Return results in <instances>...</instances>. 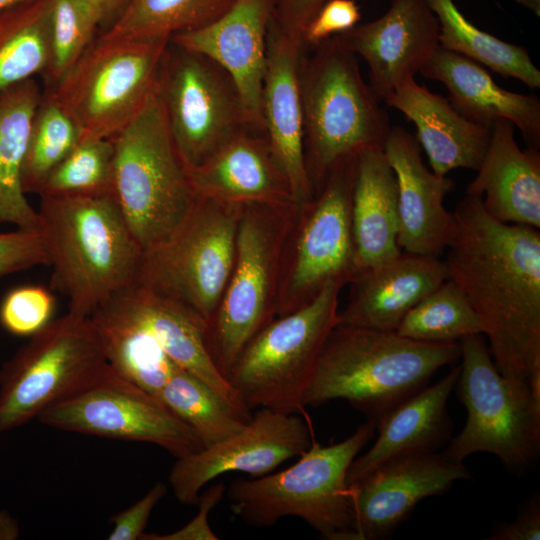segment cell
Listing matches in <instances>:
<instances>
[{
  "label": "cell",
  "mask_w": 540,
  "mask_h": 540,
  "mask_svg": "<svg viewBox=\"0 0 540 540\" xmlns=\"http://www.w3.org/2000/svg\"><path fill=\"white\" fill-rule=\"evenodd\" d=\"M456 236L444 261L448 279L483 320L500 374L540 400V233L500 222L466 194L452 211Z\"/></svg>",
  "instance_id": "6da1fadb"
},
{
  "label": "cell",
  "mask_w": 540,
  "mask_h": 540,
  "mask_svg": "<svg viewBox=\"0 0 540 540\" xmlns=\"http://www.w3.org/2000/svg\"><path fill=\"white\" fill-rule=\"evenodd\" d=\"M40 197L50 288L69 300L68 312L88 317L136 283L143 250L112 195Z\"/></svg>",
  "instance_id": "7a4b0ae2"
},
{
  "label": "cell",
  "mask_w": 540,
  "mask_h": 540,
  "mask_svg": "<svg viewBox=\"0 0 540 540\" xmlns=\"http://www.w3.org/2000/svg\"><path fill=\"white\" fill-rule=\"evenodd\" d=\"M460 353L459 342H421L396 331L337 324L319 354L304 405L344 399L376 423Z\"/></svg>",
  "instance_id": "3957f363"
},
{
  "label": "cell",
  "mask_w": 540,
  "mask_h": 540,
  "mask_svg": "<svg viewBox=\"0 0 540 540\" xmlns=\"http://www.w3.org/2000/svg\"><path fill=\"white\" fill-rule=\"evenodd\" d=\"M313 50L301 61L300 92L306 164L314 188H321L342 159L369 147L383 148L392 126L341 34Z\"/></svg>",
  "instance_id": "277c9868"
},
{
  "label": "cell",
  "mask_w": 540,
  "mask_h": 540,
  "mask_svg": "<svg viewBox=\"0 0 540 540\" xmlns=\"http://www.w3.org/2000/svg\"><path fill=\"white\" fill-rule=\"evenodd\" d=\"M375 431V423L367 421L338 443L322 446L313 441L282 471L233 481L225 492L233 514L255 527L295 516L325 539L356 540L346 478L351 463Z\"/></svg>",
  "instance_id": "5b68a950"
},
{
  "label": "cell",
  "mask_w": 540,
  "mask_h": 540,
  "mask_svg": "<svg viewBox=\"0 0 540 540\" xmlns=\"http://www.w3.org/2000/svg\"><path fill=\"white\" fill-rule=\"evenodd\" d=\"M111 140L112 196L144 252L176 229L197 197L170 135L156 87Z\"/></svg>",
  "instance_id": "8992f818"
},
{
  "label": "cell",
  "mask_w": 540,
  "mask_h": 540,
  "mask_svg": "<svg viewBox=\"0 0 540 540\" xmlns=\"http://www.w3.org/2000/svg\"><path fill=\"white\" fill-rule=\"evenodd\" d=\"M347 280L324 283L305 303L266 325L244 348L227 379L249 410L302 411L319 354L338 324Z\"/></svg>",
  "instance_id": "52a82bcc"
},
{
  "label": "cell",
  "mask_w": 540,
  "mask_h": 540,
  "mask_svg": "<svg viewBox=\"0 0 540 540\" xmlns=\"http://www.w3.org/2000/svg\"><path fill=\"white\" fill-rule=\"evenodd\" d=\"M243 205L197 196L182 222L143 252L136 283L211 325L230 278Z\"/></svg>",
  "instance_id": "ba28073f"
},
{
  "label": "cell",
  "mask_w": 540,
  "mask_h": 540,
  "mask_svg": "<svg viewBox=\"0 0 540 540\" xmlns=\"http://www.w3.org/2000/svg\"><path fill=\"white\" fill-rule=\"evenodd\" d=\"M170 38L99 36L49 87L78 124L82 139H111L138 113L157 84Z\"/></svg>",
  "instance_id": "9c48e42d"
},
{
  "label": "cell",
  "mask_w": 540,
  "mask_h": 540,
  "mask_svg": "<svg viewBox=\"0 0 540 540\" xmlns=\"http://www.w3.org/2000/svg\"><path fill=\"white\" fill-rule=\"evenodd\" d=\"M108 363L89 317L68 312L0 369V432L24 425L96 382Z\"/></svg>",
  "instance_id": "30bf717a"
},
{
  "label": "cell",
  "mask_w": 540,
  "mask_h": 540,
  "mask_svg": "<svg viewBox=\"0 0 540 540\" xmlns=\"http://www.w3.org/2000/svg\"><path fill=\"white\" fill-rule=\"evenodd\" d=\"M459 344L462 364L456 384L468 417L441 454L463 463L473 453L488 452L511 470L528 468L540 452V400L500 374L482 335L467 336Z\"/></svg>",
  "instance_id": "8fae6325"
},
{
  "label": "cell",
  "mask_w": 540,
  "mask_h": 540,
  "mask_svg": "<svg viewBox=\"0 0 540 540\" xmlns=\"http://www.w3.org/2000/svg\"><path fill=\"white\" fill-rule=\"evenodd\" d=\"M156 90L187 169L200 165L236 134L254 128L226 71L206 56L171 41Z\"/></svg>",
  "instance_id": "7c38bea8"
},
{
  "label": "cell",
  "mask_w": 540,
  "mask_h": 540,
  "mask_svg": "<svg viewBox=\"0 0 540 540\" xmlns=\"http://www.w3.org/2000/svg\"><path fill=\"white\" fill-rule=\"evenodd\" d=\"M38 419L60 430L151 443L176 458L203 448L195 432L157 396L109 365L96 382L50 406Z\"/></svg>",
  "instance_id": "4fadbf2b"
},
{
  "label": "cell",
  "mask_w": 540,
  "mask_h": 540,
  "mask_svg": "<svg viewBox=\"0 0 540 540\" xmlns=\"http://www.w3.org/2000/svg\"><path fill=\"white\" fill-rule=\"evenodd\" d=\"M263 207L243 205L233 269L207 332L211 355L226 378L268 316L278 233Z\"/></svg>",
  "instance_id": "5bb4252c"
},
{
  "label": "cell",
  "mask_w": 540,
  "mask_h": 540,
  "mask_svg": "<svg viewBox=\"0 0 540 540\" xmlns=\"http://www.w3.org/2000/svg\"><path fill=\"white\" fill-rule=\"evenodd\" d=\"M312 442L307 423L297 413L259 408L240 431L177 458L169 473V484L181 504L195 505L201 490L219 476L230 472L252 477L269 474L282 463L301 456Z\"/></svg>",
  "instance_id": "9a60e30c"
},
{
  "label": "cell",
  "mask_w": 540,
  "mask_h": 540,
  "mask_svg": "<svg viewBox=\"0 0 540 540\" xmlns=\"http://www.w3.org/2000/svg\"><path fill=\"white\" fill-rule=\"evenodd\" d=\"M471 475L441 453H414L387 461L348 485L356 540L390 537L424 498Z\"/></svg>",
  "instance_id": "2e32d148"
},
{
  "label": "cell",
  "mask_w": 540,
  "mask_h": 540,
  "mask_svg": "<svg viewBox=\"0 0 540 540\" xmlns=\"http://www.w3.org/2000/svg\"><path fill=\"white\" fill-rule=\"evenodd\" d=\"M300 38L270 21L261 97L263 131L290 189L293 205L305 209L314 198L305 157L300 65L306 52Z\"/></svg>",
  "instance_id": "e0dca14e"
},
{
  "label": "cell",
  "mask_w": 540,
  "mask_h": 540,
  "mask_svg": "<svg viewBox=\"0 0 540 540\" xmlns=\"http://www.w3.org/2000/svg\"><path fill=\"white\" fill-rule=\"evenodd\" d=\"M356 155L339 161L328 173L300 232L289 289L311 294L328 280H352L356 275L351 200Z\"/></svg>",
  "instance_id": "ac0fdd59"
},
{
  "label": "cell",
  "mask_w": 540,
  "mask_h": 540,
  "mask_svg": "<svg viewBox=\"0 0 540 540\" xmlns=\"http://www.w3.org/2000/svg\"><path fill=\"white\" fill-rule=\"evenodd\" d=\"M369 68L370 86L384 99L415 75L439 47V24L427 0H391L379 18L340 33Z\"/></svg>",
  "instance_id": "d6986e66"
},
{
  "label": "cell",
  "mask_w": 540,
  "mask_h": 540,
  "mask_svg": "<svg viewBox=\"0 0 540 540\" xmlns=\"http://www.w3.org/2000/svg\"><path fill=\"white\" fill-rule=\"evenodd\" d=\"M383 151L396 176L400 250L439 257L456 236L454 215L444 205L454 182L428 169L419 142L402 127H391Z\"/></svg>",
  "instance_id": "ffe728a7"
},
{
  "label": "cell",
  "mask_w": 540,
  "mask_h": 540,
  "mask_svg": "<svg viewBox=\"0 0 540 540\" xmlns=\"http://www.w3.org/2000/svg\"><path fill=\"white\" fill-rule=\"evenodd\" d=\"M273 0H234L213 22L170 41L219 65L239 91L252 126L263 131L261 97Z\"/></svg>",
  "instance_id": "44dd1931"
},
{
  "label": "cell",
  "mask_w": 540,
  "mask_h": 540,
  "mask_svg": "<svg viewBox=\"0 0 540 540\" xmlns=\"http://www.w3.org/2000/svg\"><path fill=\"white\" fill-rule=\"evenodd\" d=\"M188 175L196 196L226 203L293 205L287 180L264 132L247 128Z\"/></svg>",
  "instance_id": "7402d4cb"
},
{
  "label": "cell",
  "mask_w": 540,
  "mask_h": 540,
  "mask_svg": "<svg viewBox=\"0 0 540 540\" xmlns=\"http://www.w3.org/2000/svg\"><path fill=\"white\" fill-rule=\"evenodd\" d=\"M447 279L439 257L401 251L353 278V296L338 313V324L396 331L405 315Z\"/></svg>",
  "instance_id": "603a6c76"
},
{
  "label": "cell",
  "mask_w": 540,
  "mask_h": 540,
  "mask_svg": "<svg viewBox=\"0 0 540 540\" xmlns=\"http://www.w3.org/2000/svg\"><path fill=\"white\" fill-rule=\"evenodd\" d=\"M425 78L441 82L449 101L465 118L492 128L508 121L518 128L527 147L540 146V101L500 87L483 65L438 47L421 68Z\"/></svg>",
  "instance_id": "cb8c5ba5"
},
{
  "label": "cell",
  "mask_w": 540,
  "mask_h": 540,
  "mask_svg": "<svg viewBox=\"0 0 540 540\" xmlns=\"http://www.w3.org/2000/svg\"><path fill=\"white\" fill-rule=\"evenodd\" d=\"M116 296L177 366L201 379L244 416L252 417L217 367L208 346V326L201 318L137 283Z\"/></svg>",
  "instance_id": "d4e9b609"
},
{
  "label": "cell",
  "mask_w": 540,
  "mask_h": 540,
  "mask_svg": "<svg viewBox=\"0 0 540 540\" xmlns=\"http://www.w3.org/2000/svg\"><path fill=\"white\" fill-rule=\"evenodd\" d=\"M466 194L477 196L487 213L509 224L540 229V153L522 150L515 126L499 121L491 128L485 156Z\"/></svg>",
  "instance_id": "484cf974"
},
{
  "label": "cell",
  "mask_w": 540,
  "mask_h": 540,
  "mask_svg": "<svg viewBox=\"0 0 540 540\" xmlns=\"http://www.w3.org/2000/svg\"><path fill=\"white\" fill-rule=\"evenodd\" d=\"M383 100L414 123L415 138L433 172L447 175L458 168H479L490 142L491 128L465 118L448 99L419 85L415 79Z\"/></svg>",
  "instance_id": "4316f807"
},
{
  "label": "cell",
  "mask_w": 540,
  "mask_h": 540,
  "mask_svg": "<svg viewBox=\"0 0 540 540\" xmlns=\"http://www.w3.org/2000/svg\"><path fill=\"white\" fill-rule=\"evenodd\" d=\"M459 373L460 366L454 367L437 383L427 385L383 415L375 423L376 441L351 463L347 485L392 459L437 452L445 446L452 431L447 402Z\"/></svg>",
  "instance_id": "83f0119b"
},
{
  "label": "cell",
  "mask_w": 540,
  "mask_h": 540,
  "mask_svg": "<svg viewBox=\"0 0 540 540\" xmlns=\"http://www.w3.org/2000/svg\"><path fill=\"white\" fill-rule=\"evenodd\" d=\"M351 222L356 275L401 252L396 176L381 147L357 154Z\"/></svg>",
  "instance_id": "f1b7e54d"
},
{
  "label": "cell",
  "mask_w": 540,
  "mask_h": 540,
  "mask_svg": "<svg viewBox=\"0 0 540 540\" xmlns=\"http://www.w3.org/2000/svg\"><path fill=\"white\" fill-rule=\"evenodd\" d=\"M108 365L122 378L157 396L179 367L114 295L90 316Z\"/></svg>",
  "instance_id": "f546056e"
},
{
  "label": "cell",
  "mask_w": 540,
  "mask_h": 540,
  "mask_svg": "<svg viewBox=\"0 0 540 540\" xmlns=\"http://www.w3.org/2000/svg\"><path fill=\"white\" fill-rule=\"evenodd\" d=\"M42 93L31 78L0 91V223L38 229V212L22 186L31 122Z\"/></svg>",
  "instance_id": "4dcf8cb0"
},
{
  "label": "cell",
  "mask_w": 540,
  "mask_h": 540,
  "mask_svg": "<svg viewBox=\"0 0 540 540\" xmlns=\"http://www.w3.org/2000/svg\"><path fill=\"white\" fill-rule=\"evenodd\" d=\"M439 24V46L515 78L529 88L540 87V71L528 51L473 25L453 0H427Z\"/></svg>",
  "instance_id": "1f68e13d"
},
{
  "label": "cell",
  "mask_w": 540,
  "mask_h": 540,
  "mask_svg": "<svg viewBox=\"0 0 540 540\" xmlns=\"http://www.w3.org/2000/svg\"><path fill=\"white\" fill-rule=\"evenodd\" d=\"M51 13L52 0H36L0 14V91L46 74Z\"/></svg>",
  "instance_id": "d6a6232c"
},
{
  "label": "cell",
  "mask_w": 540,
  "mask_h": 540,
  "mask_svg": "<svg viewBox=\"0 0 540 540\" xmlns=\"http://www.w3.org/2000/svg\"><path fill=\"white\" fill-rule=\"evenodd\" d=\"M159 399L195 432L203 448L240 431L251 419L180 367L162 388Z\"/></svg>",
  "instance_id": "836d02e7"
},
{
  "label": "cell",
  "mask_w": 540,
  "mask_h": 540,
  "mask_svg": "<svg viewBox=\"0 0 540 540\" xmlns=\"http://www.w3.org/2000/svg\"><path fill=\"white\" fill-rule=\"evenodd\" d=\"M234 0H128L119 17L101 36L170 38L205 26L225 13Z\"/></svg>",
  "instance_id": "e575fe53"
},
{
  "label": "cell",
  "mask_w": 540,
  "mask_h": 540,
  "mask_svg": "<svg viewBox=\"0 0 540 540\" xmlns=\"http://www.w3.org/2000/svg\"><path fill=\"white\" fill-rule=\"evenodd\" d=\"M396 332L421 342H457L483 335L485 326L459 287L447 279L405 315Z\"/></svg>",
  "instance_id": "d590c367"
},
{
  "label": "cell",
  "mask_w": 540,
  "mask_h": 540,
  "mask_svg": "<svg viewBox=\"0 0 540 540\" xmlns=\"http://www.w3.org/2000/svg\"><path fill=\"white\" fill-rule=\"evenodd\" d=\"M81 140V131L70 113L49 88L35 110L22 169L24 192L38 193L55 167Z\"/></svg>",
  "instance_id": "8d00e7d4"
},
{
  "label": "cell",
  "mask_w": 540,
  "mask_h": 540,
  "mask_svg": "<svg viewBox=\"0 0 540 540\" xmlns=\"http://www.w3.org/2000/svg\"><path fill=\"white\" fill-rule=\"evenodd\" d=\"M111 139H82L43 182L40 196H98L113 192Z\"/></svg>",
  "instance_id": "74e56055"
},
{
  "label": "cell",
  "mask_w": 540,
  "mask_h": 540,
  "mask_svg": "<svg viewBox=\"0 0 540 540\" xmlns=\"http://www.w3.org/2000/svg\"><path fill=\"white\" fill-rule=\"evenodd\" d=\"M101 18L91 0H52L50 62L44 77L55 86L95 40Z\"/></svg>",
  "instance_id": "f35d334b"
},
{
  "label": "cell",
  "mask_w": 540,
  "mask_h": 540,
  "mask_svg": "<svg viewBox=\"0 0 540 540\" xmlns=\"http://www.w3.org/2000/svg\"><path fill=\"white\" fill-rule=\"evenodd\" d=\"M56 298L50 289L24 284L9 290L0 302V325L18 337H31L52 320Z\"/></svg>",
  "instance_id": "ab89813d"
},
{
  "label": "cell",
  "mask_w": 540,
  "mask_h": 540,
  "mask_svg": "<svg viewBox=\"0 0 540 540\" xmlns=\"http://www.w3.org/2000/svg\"><path fill=\"white\" fill-rule=\"evenodd\" d=\"M38 265H49L38 229L0 233V278Z\"/></svg>",
  "instance_id": "60d3db41"
},
{
  "label": "cell",
  "mask_w": 540,
  "mask_h": 540,
  "mask_svg": "<svg viewBox=\"0 0 540 540\" xmlns=\"http://www.w3.org/2000/svg\"><path fill=\"white\" fill-rule=\"evenodd\" d=\"M360 20L356 0H328L305 28L302 41L306 48H313L334 35L349 31Z\"/></svg>",
  "instance_id": "b9f144b4"
},
{
  "label": "cell",
  "mask_w": 540,
  "mask_h": 540,
  "mask_svg": "<svg viewBox=\"0 0 540 540\" xmlns=\"http://www.w3.org/2000/svg\"><path fill=\"white\" fill-rule=\"evenodd\" d=\"M166 490L167 488L163 482H157L142 498L127 509L115 514L110 519L114 526L108 539H140L153 509L164 497Z\"/></svg>",
  "instance_id": "7bdbcfd3"
},
{
  "label": "cell",
  "mask_w": 540,
  "mask_h": 540,
  "mask_svg": "<svg viewBox=\"0 0 540 540\" xmlns=\"http://www.w3.org/2000/svg\"><path fill=\"white\" fill-rule=\"evenodd\" d=\"M226 492V486L218 482L199 496L198 513L182 528L168 534L143 533V540H217L219 537L210 527L208 518L211 510L219 503Z\"/></svg>",
  "instance_id": "ee69618b"
},
{
  "label": "cell",
  "mask_w": 540,
  "mask_h": 540,
  "mask_svg": "<svg viewBox=\"0 0 540 540\" xmlns=\"http://www.w3.org/2000/svg\"><path fill=\"white\" fill-rule=\"evenodd\" d=\"M328 0H273L272 21L287 35L302 39V34Z\"/></svg>",
  "instance_id": "f6af8a7d"
},
{
  "label": "cell",
  "mask_w": 540,
  "mask_h": 540,
  "mask_svg": "<svg viewBox=\"0 0 540 540\" xmlns=\"http://www.w3.org/2000/svg\"><path fill=\"white\" fill-rule=\"evenodd\" d=\"M489 540H539L540 503L533 498L526 508L510 523L495 528Z\"/></svg>",
  "instance_id": "bcb514c9"
},
{
  "label": "cell",
  "mask_w": 540,
  "mask_h": 540,
  "mask_svg": "<svg viewBox=\"0 0 540 540\" xmlns=\"http://www.w3.org/2000/svg\"><path fill=\"white\" fill-rule=\"evenodd\" d=\"M99 12L101 27H110L119 17L128 0H91Z\"/></svg>",
  "instance_id": "7dc6e473"
},
{
  "label": "cell",
  "mask_w": 540,
  "mask_h": 540,
  "mask_svg": "<svg viewBox=\"0 0 540 540\" xmlns=\"http://www.w3.org/2000/svg\"><path fill=\"white\" fill-rule=\"evenodd\" d=\"M20 534L18 522L6 510H0V540H14Z\"/></svg>",
  "instance_id": "c3c4849f"
},
{
  "label": "cell",
  "mask_w": 540,
  "mask_h": 540,
  "mask_svg": "<svg viewBox=\"0 0 540 540\" xmlns=\"http://www.w3.org/2000/svg\"><path fill=\"white\" fill-rule=\"evenodd\" d=\"M36 0H0V14L6 10L30 3Z\"/></svg>",
  "instance_id": "681fc988"
},
{
  "label": "cell",
  "mask_w": 540,
  "mask_h": 540,
  "mask_svg": "<svg viewBox=\"0 0 540 540\" xmlns=\"http://www.w3.org/2000/svg\"><path fill=\"white\" fill-rule=\"evenodd\" d=\"M516 2H517L518 4H520V5H523V6H524V4H525V0H516Z\"/></svg>",
  "instance_id": "f907efd6"
}]
</instances>
